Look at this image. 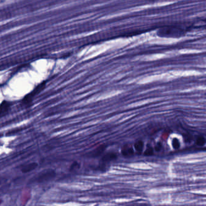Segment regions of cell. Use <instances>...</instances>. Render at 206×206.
Here are the masks:
<instances>
[{"label": "cell", "mask_w": 206, "mask_h": 206, "mask_svg": "<svg viewBox=\"0 0 206 206\" xmlns=\"http://www.w3.org/2000/svg\"><path fill=\"white\" fill-rule=\"evenodd\" d=\"M45 82H43L42 83L40 84L39 85H38L34 90L33 91H32L31 93H30L29 94H28L26 96L24 97V98L23 100V102L24 104H29L30 103L32 102V101L33 100V97L39 94L42 91H43L45 87Z\"/></svg>", "instance_id": "obj_1"}, {"label": "cell", "mask_w": 206, "mask_h": 206, "mask_svg": "<svg viewBox=\"0 0 206 206\" xmlns=\"http://www.w3.org/2000/svg\"><path fill=\"white\" fill-rule=\"evenodd\" d=\"M56 175V172L54 170L48 169L40 173L36 177V181L38 183H43L48 181L54 178Z\"/></svg>", "instance_id": "obj_2"}, {"label": "cell", "mask_w": 206, "mask_h": 206, "mask_svg": "<svg viewBox=\"0 0 206 206\" xmlns=\"http://www.w3.org/2000/svg\"><path fill=\"white\" fill-rule=\"evenodd\" d=\"M121 152L125 157H131L134 155V148L130 145H124L121 148Z\"/></svg>", "instance_id": "obj_3"}, {"label": "cell", "mask_w": 206, "mask_h": 206, "mask_svg": "<svg viewBox=\"0 0 206 206\" xmlns=\"http://www.w3.org/2000/svg\"><path fill=\"white\" fill-rule=\"evenodd\" d=\"M106 146L105 145H101L100 146H98L97 148L88 153V156L90 157H97L100 156L106 149Z\"/></svg>", "instance_id": "obj_4"}, {"label": "cell", "mask_w": 206, "mask_h": 206, "mask_svg": "<svg viewBox=\"0 0 206 206\" xmlns=\"http://www.w3.org/2000/svg\"><path fill=\"white\" fill-rule=\"evenodd\" d=\"M117 158V155L115 152H108L105 154L101 159V161L102 163H108L112 161L115 160Z\"/></svg>", "instance_id": "obj_5"}, {"label": "cell", "mask_w": 206, "mask_h": 206, "mask_svg": "<svg viewBox=\"0 0 206 206\" xmlns=\"http://www.w3.org/2000/svg\"><path fill=\"white\" fill-rule=\"evenodd\" d=\"M11 104L9 102L4 100L2 104H1V111H0V114H1V117L5 116L9 111L11 108Z\"/></svg>", "instance_id": "obj_6"}, {"label": "cell", "mask_w": 206, "mask_h": 206, "mask_svg": "<svg viewBox=\"0 0 206 206\" xmlns=\"http://www.w3.org/2000/svg\"><path fill=\"white\" fill-rule=\"evenodd\" d=\"M38 166V164L36 163H31L30 164H26L21 169V172L23 173H28L35 169Z\"/></svg>", "instance_id": "obj_7"}, {"label": "cell", "mask_w": 206, "mask_h": 206, "mask_svg": "<svg viewBox=\"0 0 206 206\" xmlns=\"http://www.w3.org/2000/svg\"><path fill=\"white\" fill-rule=\"evenodd\" d=\"M144 148V143L142 140H137L134 145V149L139 153H141Z\"/></svg>", "instance_id": "obj_8"}, {"label": "cell", "mask_w": 206, "mask_h": 206, "mask_svg": "<svg viewBox=\"0 0 206 206\" xmlns=\"http://www.w3.org/2000/svg\"><path fill=\"white\" fill-rule=\"evenodd\" d=\"M205 143V139L203 136H198L196 140V145L199 146H203Z\"/></svg>", "instance_id": "obj_9"}, {"label": "cell", "mask_w": 206, "mask_h": 206, "mask_svg": "<svg viewBox=\"0 0 206 206\" xmlns=\"http://www.w3.org/2000/svg\"><path fill=\"white\" fill-rule=\"evenodd\" d=\"M172 147L174 148V149H178L180 148V141L178 140V139L177 138L173 139V140L172 141Z\"/></svg>", "instance_id": "obj_10"}, {"label": "cell", "mask_w": 206, "mask_h": 206, "mask_svg": "<svg viewBox=\"0 0 206 206\" xmlns=\"http://www.w3.org/2000/svg\"><path fill=\"white\" fill-rule=\"evenodd\" d=\"M154 154V149L152 147L148 146L144 152V155L146 156H151Z\"/></svg>", "instance_id": "obj_11"}, {"label": "cell", "mask_w": 206, "mask_h": 206, "mask_svg": "<svg viewBox=\"0 0 206 206\" xmlns=\"http://www.w3.org/2000/svg\"><path fill=\"white\" fill-rule=\"evenodd\" d=\"M80 168V164L78 162H74L72 163V164L70 166V171H76L78 169H79Z\"/></svg>", "instance_id": "obj_12"}, {"label": "cell", "mask_w": 206, "mask_h": 206, "mask_svg": "<svg viewBox=\"0 0 206 206\" xmlns=\"http://www.w3.org/2000/svg\"><path fill=\"white\" fill-rule=\"evenodd\" d=\"M161 148V146L160 145V144H158L156 146H155V150L156 151H159Z\"/></svg>", "instance_id": "obj_13"}]
</instances>
